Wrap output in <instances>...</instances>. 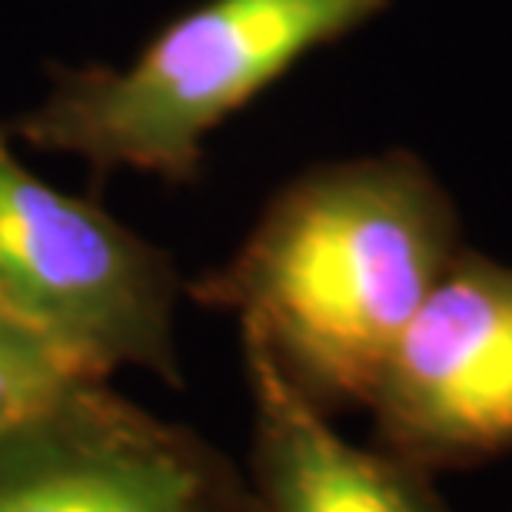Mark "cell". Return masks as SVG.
<instances>
[{
    "mask_svg": "<svg viewBox=\"0 0 512 512\" xmlns=\"http://www.w3.org/2000/svg\"><path fill=\"white\" fill-rule=\"evenodd\" d=\"M463 250L459 210L409 150L330 160L283 183L190 300L237 313L296 393L336 416L370 403L383 366Z\"/></svg>",
    "mask_w": 512,
    "mask_h": 512,
    "instance_id": "cell-1",
    "label": "cell"
},
{
    "mask_svg": "<svg viewBox=\"0 0 512 512\" xmlns=\"http://www.w3.org/2000/svg\"><path fill=\"white\" fill-rule=\"evenodd\" d=\"M393 0H203L173 17L124 70H57L47 100L10 120V140L70 153L100 180L137 170L197 183L203 140L313 50L380 17Z\"/></svg>",
    "mask_w": 512,
    "mask_h": 512,
    "instance_id": "cell-2",
    "label": "cell"
},
{
    "mask_svg": "<svg viewBox=\"0 0 512 512\" xmlns=\"http://www.w3.org/2000/svg\"><path fill=\"white\" fill-rule=\"evenodd\" d=\"M183 280L173 256L124 227L94 197L27 170L0 127V306L44 333L94 380L124 366L183 386L173 316Z\"/></svg>",
    "mask_w": 512,
    "mask_h": 512,
    "instance_id": "cell-3",
    "label": "cell"
},
{
    "mask_svg": "<svg viewBox=\"0 0 512 512\" xmlns=\"http://www.w3.org/2000/svg\"><path fill=\"white\" fill-rule=\"evenodd\" d=\"M0 512H256V499L200 433L87 380L0 436Z\"/></svg>",
    "mask_w": 512,
    "mask_h": 512,
    "instance_id": "cell-4",
    "label": "cell"
},
{
    "mask_svg": "<svg viewBox=\"0 0 512 512\" xmlns=\"http://www.w3.org/2000/svg\"><path fill=\"white\" fill-rule=\"evenodd\" d=\"M366 409L373 443L433 476L512 453V266L459 250Z\"/></svg>",
    "mask_w": 512,
    "mask_h": 512,
    "instance_id": "cell-5",
    "label": "cell"
},
{
    "mask_svg": "<svg viewBox=\"0 0 512 512\" xmlns=\"http://www.w3.org/2000/svg\"><path fill=\"white\" fill-rule=\"evenodd\" d=\"M253 399L250 493L256 512H453L433 473L380 446H356L240 333Z\"/></svg>",
    "mask_w": 512,
    "mask_h": 512,
    "instance_id": "cell-6",
    "label": "cell"
},
{
    "mask_svg": "<svg viewBox=\"0 0 512 512\" xmlns=\"http://www.w3.org/2000/svg\"><path fill=\"white\" fill-rule=\"evenodd\" d=\"M94 380L44 333L0 306V436Z\"/></svg>",
    "mask_w": 512,
    "mask_h": 512,
    "instance_id": "cell-7",
    "label": "cell"
}]
</instances>
